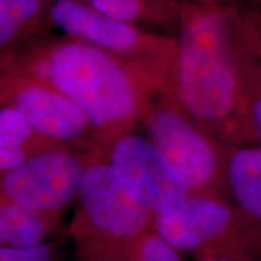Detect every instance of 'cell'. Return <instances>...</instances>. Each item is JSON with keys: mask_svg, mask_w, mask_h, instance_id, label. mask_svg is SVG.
<instances>
[{"mask_svg": "<svg viewBox=\"0 0 261 261\" xmlns=\"http://www.w3.org/2000/svg\"><path fill=\"white\" fill-rule=\"evenodd\" d=\"M103 149L121 187L154 217L177 213L188 200L187 182L148 137L130 130Z\"/></svg>", "mask_w": 261, "mask_h": 261, "instance_id": "obj_7", "label": "cell"}, {"mask_svg": "<svg viewBox=\"0 0 261 261\" xmlns=\"http://www.w3.org/2000/svg\"><path fill=\"white\" fill-rule=\"evenodd\" d=\"M228 196L243 217L256 260L261 261V145H227Z\"/></svg>", "mask_w": 261, "mask_h": 261, "instance_id": "obj_10", "label": "cell"}, {"mask_svg": "<svg viewBox=\"0 0 261 261\" xmlns=\"http://www.w3.org/2000/svg\"><path fill=\"white\" fill-rule=\"evenodd\" d=\"M110 17L144 29L177 31L181 0H81Z\"/></svg>", "mask_w": 261, "mask_h": 261, "instance_id": "obj_14", "label": "cell"}, {"mask_svg": "<svg viewBox=\"0 0 261 261\" xmlns=\"http://www.w3.org/2000/svg\"><path fill=\"white\" fill-rule=\"evenodd\" d=\"M47 6L51 27L123 62L154 93L169 89L177 54L174 37L110 17L81 0H47Z\"/></svg>", "mask_w": 261, "mask_h": 261, "instance_id": "obj_4", "label": "cell"}, {"mask_svg": "<svg viewBox=\"0 0 261 261\" xmlns=\"http://www.w3.org/2000/svg\"><path fill=\"white\" fill-rule=\"evenodd\" d=\"M128 261H184L180 252L156 232L154 227L139 237Z\"/></svg>", "mask_w": 261, "mask_h": 261, "instance_id": "obj_17", "label": "cell"}, {"mask_svg": "<svg viewBox=\"0 0 261 261\" xmlns=\"http://www.w3.org/2000/svg\"><path fill=\"white\" fill-rule=\"evenodd\" d=\"M5 81H41L89 117L107 145L140 125L152 92L138 73L99 48L74 39H42L10 62Z\"/></svg>", "mask_w": 261, "mask_h": 261, "instance_id": "obj_2", "label": "cell"}, {"mask_svg": "<svg viewBox=\"0 0 261 261\" xmlns=\"http://www.w3.org/2000/svg\"><path fill=\"white\" fill-rule=\"evenodd\" d=\"M233 4L181 0L168 94L215 139L259 145L234 58Z\"/></svg>", "mask_w": 261, "mask_h": 261, "instance_id": "obj_1", "label": "cell"}, {"mask_svg": "<svg viewBox=\"0 0 261 261\" xmlns=\"http://www.w3.org/2000/svg\"><path fill=\"white\" fill-rule=\"evenodd\" d=\"M50 28L47 0H0V61H12Z\"/></svg>", "mask_w": 261, "mask_h": 261, "instance_id": "obj_11", "label": "cell"}, {"mask_svg": "<svg viewBox=\"0 0 261 261\" xmlns=\"http://www.w3.org/2000/svg\"><path fill=\"white\" fill-rule=\"evenodd\" d=\"M57 148L67 146L35 132L14 107H0V172L18 167L33 156Z\"/></svg>", "mask_w": 261, "mask_h": 261, "instance_id": "obj_12", "label": "cell"}, {"mask_svg": "<svg viewBox=\"0 0 261 261\" xmlns=\"http://www.w3.org/2000/svg\"><path fill=\"white\" fill-rule=\"evenodd\" d=\"M203 261H237V260H227V259H210V260H203Z\"/></svg>", "mask_w": 261, "mask_h": 261, "instance_id": "obj_21", "label": "cell"}, {"mask_svg": "<svg viewBox=\"0 0 261 261\" xmlns=\"http://www.w3.org/2000/svg\"><path fill=\"white\" fill-rule=\"evenodd\" d=\"M234 58L246 93L250 119L261 145V62L248 48L238 34L237 28L234 34Z\"/></svg>", "mask_w": 261, "mask_h": 261, "instance_id": "obj_15", "label": "cell"}, {"mask_svg": "<svg viewBox=\"0 0 261 261\" xmlns=\"http://www.w3.org/2000/svg\"><path fill=\"white\" fill-rule=\"evenodd\" d=\"M76 201L68 233L79 261H128L154 224V214L121 187L100 145L87 152Z\"/></svg>", "mask_w": 261, "mask_h": 261, "instance_id": "obj_3", "label": "cell"}, {"mask_svg": "<svg viewBox=\"0 0 261 261\" xmlns=\"http://www.w3.org/2000/svg\"><path fill=\"white\" fill-rule=\"evenodd\" d=\"M11 61H0V76H2L3 71L5 70V68L8 67V64L10 63ZM0 107H2V100H0Z\"/></svg>", "mask_w": 261, "mask_h": 261, "instance_id": "obj_20", "label": "cell"}, {"mask_svg": "<svg viewBox=\"0 0 261 261\" xmlns=\"http://www.w3.org/2000/svg\"><path fill=\"white\" fill-rule=\"evenodd\" d=\"M210 4H243V3H261V0H195Z\"/></svg>", "mask_w": 261, "mask_h": 261, "instance_id": "obj_19", "label": "cell"}, {"mask_svg": "<svg viewBox=\"0 0 261 261\" xmlns=\"http://www.w3.org/2000/svg\"><path fill=\"white\" fill-rule=\"evenodd\" d=\"M87 152L51 149L0 172V201L38 213L62 215L79 195Z\"/></svg>", "mask_w": 261, "mask_h": 261, "instance_id": "obj_8", "label": "cell"}, {"mask_svg": "<svg viewBox=\"0 0 261 261\" xmlns=\"http://www.w3.org/2000/svg\"><path fill=\"white\" fill-rule=\"evenodd\" d=\"M152 227L198 261H257L246 221L228 198L190 194L177 213L155 217Z\"/></svg>", "mask_w": 261, "mask_h": 261, "instance_id": "obj_6", "label": "cell"}, {"mask_svg": "<svg viewBox=\"0 0 261 261\" xmlns=\"http://www.w3.org/2000/svg\"><path fill=\"white\" fill-rule=\"evenodd\" d=\"M3 106L14 107L35 132L67 148L89 151L102 145L83 110L65 94L35 80L5 81L0 76Z\"/></svg>", "mask_w": 261, "mask_h": 261, "instance_id": "obj_9", "label": "cell"}, {"mask_svg": "<svg viewBox=\"0 0 261 261\" xmlns=\"http://www.w3.org/2000/svg\"><path fill=\"white\" fill-rule=\"evenodd\" d=\"M61 217L0 201V248L38 246L61 231Z\"/></svg>", "mask_w": 261, "mask_h": 261, "instance_id": "obj_13", "label": "cell"}, {"mask_svg": "<svg viewBox=\"0 0 261 261\" xmlns=\"http://www.w3.org/2000/svg\"><path fill=\"white\" fill-rule=\"evenodd\" d=\"M233 9L238 34L261 62V3L233 4Z\"/></svg>", "mask_w": 261, "mask_h": 261, "instance_id": "obj_16", "label": "cell"}, {"mask_svg": "<svg viewBox=\"0 0 261 261\" xmlns=\"http://www.w3.org/2000/svg\"><path fill=\"white\" fill-rule=\"evenodd\" d=\"M0 261H62L55 242L23 248H0Z\"/></svg>", "mask_w": 261, "mask_h": 261, "instance_id": "obj_18", "label": "cell"}, {"mask_svg": "<svg viewBox=\"0 0 261 261\" xmlns=\"http://www.w3.org/2000/svg\"><path fill=\"white\" fill-rule=\"evenodd\" d=\"M140 126L191 195L228 198L226 144L192 121L167 93H154Z\"/></svg>", "mask_w": 261, "mask_h": 261, "instance_id": "obj_5", "label": "cell"}]
</instances>
